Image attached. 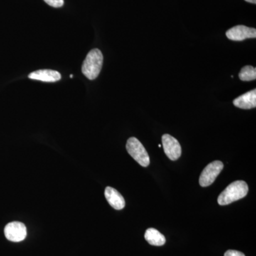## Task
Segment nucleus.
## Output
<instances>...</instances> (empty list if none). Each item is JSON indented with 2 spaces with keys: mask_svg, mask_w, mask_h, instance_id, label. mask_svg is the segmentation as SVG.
I'll use <instances>...</instances> for the list:
<instances>
[{
  "mask_svg": "<svg viewBox=\"0 0 256 256\" xmlns=\"http://www.w3.org/2000/svg\"><path fill=\"white\" fill-rule=\"evenodd\" d=\"M248 192V186L244 181H236L229 184L218 197V203L220 206H225L229 204L244 198Z\"/></svg>",
  "mask_w": 256,
  "mask_h": 256,
  "instance_id": "1",
  "label": "nucleus"
},
{
  "mask_svg": "<svg viewBox=\"0 0 256 256\" xmlns=\"http://www.w3.org/2000/svg\"><path fill=\"white\" fill-rule=\"evenodd\" d=\"M104 63V56L98 48L88 54L82 66V72L89 80H94L98 76Z\"/></svg>",
  "mask_w": 256,
  "mask_h": 256,
  "instance_id": "2",
  "label": "nucleus"
},
{
  "mask_svg": "<svg viewBox=\"0 0 256 256\" xmlns=\"http://www.w3.org/2000/svg\"><path fill=\"white\" fill-rule=\"evenodd\" d=\"M126 149L130 156L141 166L146 168L150 164L149 154L142 143L137 138H130L128 139Z\"/></svg>",
  "mask_w": 256,
  "mask_h": 256,
  "instance_id": "3",
  "label": "nucleus"
},
{
  "mask_svg": "<svg viewBox=\"0 0 256 256\" xmlns=\"http://www.w3.org/2000/svg\"><path fill=\"white\" fill-rule=\"evenodd\" d=\"M223 169L224 164L222 162L214 161L210 162L202 171L200 178V185L203 188H206L212 184Z\"/></svg>",
  "mask_w": 256,
  "mask_h": 256,
  "instance_id": "4",
  "label": "nucleus"
},
{
  "mask_svg": "<svg viewBox=\"0 0 256 256\" xmlns=\"http://www.w3.org/2000/svg\"><path fill=\"white\" fill-rule=\"evenodd\" d=\"M26 228L21 222H13L5 226L4 235L8 240L12 242H20L26 237Z\"/></svg>",
  "mask_w": 256,
  "mask_h": 256,
  "instance_id": "5",
  "label": "nucleus"
},
{
  "mask_svg": "<svg viewBox=\"0 0 256 256\" xmlns=\"http://www.w3.org/2000/svg\"><path fill=\"white\" fill-rule=\"evenodd\" d=\"M163 148L166 156L172 161L178 160L182 154V148L178 140L168 134L162 137Z\"/></svg>",
  "mask_w": 256,
  "mask_h": 256,
  "instance_id": "6",
  "label": "nucleus"
},
{
  "mask_svg": "<svg viewBox=\"0 0 256 256\" xmlns=\"http://www.w3.org/2000/svg\"><path fill=\"white\" fill-rule=\"evenodd\" d=\"M226 36L232 41H244L247 38H256V30L244 25H238L228 30L226 32Z\"/></svg>",
  "mask_w": 256,
  "mask_h": 256,
  "instance_id": "7",
  "label": "nucleus"
},
{
  "mask_svg": "<svg viewBox=\"0 0 256 256\" xmlns=\"http://www.w3.org/2000/svg\"><path fill=\"white\" fill-rule=\"evenodd\" d=\"M28 77L32 80L48 82H58L62 78L60 72L50 69L36 70L30 74Z\"/></svg>",
  "mask_w": 256,
  "mask_h": 256,
  "instance_id": "8",
  "label": "nucleus"
},
{
  "mask_svg": "<svg viewBox=\"0 0 256 256\" xmlns=\"http://www.w3.org/2000/svg\"><path fill=\"white\" fill-rule=\"evenodd\" d=\"M234 105L239 108L252 109L256 107V90H250L236 98L234 100Z\"/></svg>",
  "mask_w": 256,
  "mask_h": 256,
  "instance_id": "9",
  "label": "nucleus"
},
{
  "mask_svg": "<svg viewBox=\"0 0 256 256\" xmlns=\"http://www.w3.org/2000/svg\"><path fill=\"white\" fill-rule=\"evenodd\" d=\"M105 196L109 204L116 210H121L126 206L124 196L114 188L107 186L105 190Z\"/></svg>",
  "mask_w": 256,
  "mask_h": 256,
  "instance_id": "10",
  "label": "nucleus"
},
{
  "mask_svg": "<svg viewBox=\"0 0 256 256\" xmlns=\"http://www.w3.org/2000/svg\"><path fill=\"white\" fill-rule=\"evenodd\" d=\"M144 238L152 246H162L166 242V238L156 228H150L144 234Z\"/></svg>",
  "mask_w": 256,
  "mask_h": 256,
  "instance_id": "11",
  "label": "nucleus"
},
{
  "mask_svg": "<svg viewBox=\"0 0 256 256\" xmlns=\"http://www.w3.org/2000/svg\"><path fill=\"white\" fill-rule=\"evenodd\" d=\"M239 78L242 82H250V80H256V68L252 66H244L239 73Z\"/></svg>",
  "mask_w": 256,
  "mask_h": 256,
  "instance_id": "12",
  "label": "nucleus"
},
{
  "mask_svg": "<svg viewBox=\"0 0 256 256\" xmlns=\"http://www.w3.org/2000/svg\"><path fill=\"white\" fill-rule=\"evenodd\" d=\"M46 4L53 6V8H62L64 4V0H44Z\"/></svg>",
  "mask_w": 256,
  "mask_h": 256,
  "instance_id": "13",
  "label": "nucleus"
},
{
  "mask_svg": "<svg viewBox=\"0 0 256 256\" xmlns=\"http://www.w3.org/2000/svg\"><path fill=\"white\" fill-rule=\"evenodd\" d=\"M224 256H246L242 252L235 250H228L224 254Z\"/></svg>",
  "mask_w": 256,
  "mask_h": 256,
  "instance_id": "14",
  "label": "nucleus"
},
{
  "mask_svg": "<svg viewBox=\"0 0 256 256\" xmlns=\"http://www.w3.org/2000/svg\"><path fill=\"white\" fill-rule=\"evenodd\" d=\"M245 1L248 2L252 3V4H256V0H245Z\"/></svg>",
  "mask_w": 256,
  "mask_h": 256,
  "instance_id": "15",
  "label": "nucleus"
},
{
  "mask_svg": "<svg viewBox=\"0 0 256 256\" xmlns=\"http://www.w3.org/2000/svg\"><path fill=\"white\" fill-rule=\"evenodd\" d=\"M73 76H73V75H70V78H73Z\"/></svg>",
  "mask_w": 256,
  "mask_h": 256,
  "instance_id": "16",
  "label": "nucleus"
}]
</instances>
